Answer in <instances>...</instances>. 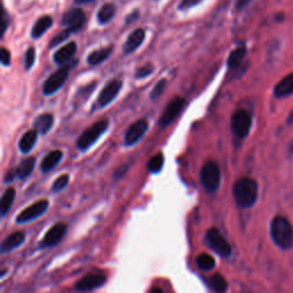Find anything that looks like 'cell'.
Masks as SVG:
<instances>
[{
    "label": "cell",
    "instance_id": "obj_1",
    "mask_svg": "<svg viewBox=\"0 0 293 293\" xmlns=\"http://www.w3.org/2000/svg\"><path fill=\"white\" fill-rule=\"evenodd\" d=\"M233 195L238 208L249 209L253 206L258 197V183L251 177H242L236 181Z\"/></svg>",
    "mask_w": 293,
    "mask_h": 293
},
{
    "label": "cell",
    "instance_id": "obj_2",
    "mask_svg": "<svg viewBox=\"0 0 293 293\" xmlns=\"http://www.w3.org/2000/svg\"><path fill=\"white\" fill-rule=\"evenodd\" d=\"M270 235L276 245L283 250L293 246V227L285 217L278 216L270 224Z\"/></svg>",
    "mask_w": 293,
    "mask_h": 293
},
{
    "label": "cell",
    "instance_id": "obj_3",
    "mask_svg": "<svg viewBox=\"0 0 293 293\" xmlns=\"http://www.w3.org/2000/svg\"><path fill=\"white\" fill-rule=\"evenodd\" d=\"M109 126V121L107 119H102V121H99L95 124H93L92 126L88 127L84 133H82L79 139L77 140V147L78 149L81 151L87 150L88 148H90L95 143L99 138L105 133Z\"/></svg>",
    "mask_w": 293,
    "mask_h": 293
},
{
    "label": "cell",
    "instance_id": "obj_4",
    "mask_svg": "<svg viewBox=\"0 0 293 293\" xmlns=\"http://www.w3.org/2000/svg\"><path fill=\"white\" fill-rule=\"evenodd\" d=\"M201 182L205 190L211 193L216 192L220 188L221 173L216 162L210 160V162L205 163L201 171Z\"/></svg>",
    "mask_w": 293,
    "mask_h": 293
},
{
    "label": "cell",
    "instance_id": "obj_5",
    "mask_svg": "<svg viewBox=\"0 0 293 293\" xmlns=\"http://www.w3.org/2000/svg\"><path fill=\"white\" fill-rule=\"evenodd\" d=\"M205 242L214 252L221 257L228 258L232 254V246L217 228H211L206 232Z\"/></svg>",
    "mask_w": 293,
    "mask_h": 293
},
{
    "label": "cell",
    "instance_id": "obj_6",
    "mask_svg": "<svg viewBox=\"0 0 293 293\" xmlns=\"http://www.w3.org/2000/svg\"><path fill=\"white\" fill-rule=\"evenodd\" d=\"M251 125H252V118L246 110L239 109L233 115L230 127L234 135L238 139H244L250 133Z\"/></svg>",
    "mask_w": 293,
    "mask_h": 293
},
{
    "label": "cell",
    "instance_id": "obj_7",
    "mask_svg": "<svg viewBox=\"0 0 293 293\" xmlns=\"http://www.w3.org/2000/svg\"><path fill=\"white\" fill-rule=\"evenodd\" d=\"M69 65H64V67L56 70L55 72H53L47 78L43 86V92L45 95H52V94L57 92L64 85V82L67 81L69 76Z\"/></svg>",
    "mask_w": 293,
    "mask_h": 293
},
{
    "label": "cell",
    "instance_id": "obj_8",
    "mask_svg": "<svg viewBox=\"0 0 293 293\" xmlns=\"http://www.w3.org/2000/svg\"><path fill=\"white\" fill-rule=\"evenodd\" d=\"M48 206L49 202L47 200H40L38 202H36V203L30 205L29 208L24 209L23 211L16 217V222H18V224H26V222L32 221L34 219L43 216V214L47 211Z\"/></svg>",
    "mask_w": 293,
    "mask_h": 293
},
{
    "label": "cell",
    "instance_id": "obj_9",
    "mask_svg": "<svg viewBox=\"0 0 293 293\" xmlns=\"http://www.w3.org/2000/svg\"><path fill=\"white\" fill-rule=\"evenodd\" d=\"M184 99L180 97V96H176L171 100V102L168 103L166 108H165L164 113L162 114V116L159 118V126L160 127H166L170 125V124L174 121V119L179 116L181 110L183 109L184 107Z\"/></svg>",
    "mask_w": 293,
    "mask_h": 293
},
{
    "label": "cell",
    "instance_id": "obj_10",
    "mask_svg": "<svg viewBox=\"0 0 293 293\" xmlns=\"http://www.w3.org/2000/svg\"><path fill=\"white\" fill-rule=\"evenodd\" d=\"M86 21V15L81 8H72L63 15L61 20V24L72 32L80 30Z\"/></svg>",
    "mask_w": 293,
    "mask_h": 293
},
{
    "label": "cell",
    "instance_id": "obj_11",
    "mask_svg": "<svg viewBox=\"0 0 293 293\" xmlns=\"http://www.w3.org/2000/svg\"><path fill=\"white\" fill-rule=\"evenodd\" d=\"M148 126H149V123H148L146 118H141L132 124L125 133V146L131 147L138 143L143 135L146 134Z\"/></svg>",
    "mask_w": 293,
    "mask_h": 293
},
{
    "label": "cell",
    "instance_id": "obj_12",
    "mask_svg": "<svg viewBox=\"0 0 293 293\" xmlns=\"http://www.w3.org/2000/svg\"><path fill=\"white\" fill-rule=\"evenodd\" d=\"M123 82L118 79H114L109 81L108 84L105 86V88L101 90L100 95L97 97V105L103 108L110 105L115 99L117 97L119 90L122 89Z\"/></svg>",
    "mask_w": 293,
    "mask_h": 293
},
{
    "label": "cell",
    "instance_id": "obj_13",
    "mask_svg": "<svg viewBox=\"0 0 293 293\" xmlns=\"http://www.w3.org/2000/svg\"><path fill=\"white\" fill-rule=\"evenodd\" d=\"M67 229L68 226L63 224V222H59V224L51 227V229L44 236L40 245L43 247H52L59 244L62 238L64 237V235L67 234Z\"/></svg>",
    "mask_w": 293,
    "mask_h": 293
},
{
    "label": "cell",
    "instance_id": "obj_14",
    "mask_svg": "<svg viewBox=\"0 0 293 293\" xmlns=\"http://www.w3.org/2000/svg\"><path fill=\"white\" fill-rule=\"evenodd\" d=\"M106 276L105 275H95V274H88L85 277L78 280L75 285L77 291H90L95 290L97 287H101L103 284L106 283Z\"/></svg>",
    "mask_w": 293,
    "mask_h": 293
},
{
    "label": "cell",
    "instance_id": "obj_15",
    "mask_svg": "<svg viewBox=\"0 0 293 293\" xmlns=\"http://www.w3.org/2000/svg\"><path fill=\"white\" fill-rule=\"evenodd\" d=\"M144 38H146V31L143 29H137L129 36L125 44L123 46V51L125 54H132L141 46Z\"/></svg>",
    "mask_w": 293,
    "mask_h": 293
},
{
    "label": "cell",
    "instance_id": "obj_16",
    "mask_svg": "<svg viewBox=\"0 0 293 293\" xmlns=\"http://www.w3.org/2000/svg\"><path fill=\"white\" fill-rule=\"evenodd\" d=\"M77 52V44L75 41H71L67 45H64L63 47H61L59 51H57L54 54V62L56 64H65L67 62L72 59L73 55L76 54Z\"/></svg>",
    "mask_w": 293,
    "mask_h": 293
},
{
    "label": "cell",
    "instance_id": "obj_17",
    "mask_svg": "<svg viewBox=\"0 0 293 293\" xmlns=\"http://www.w3.org/2000/svg\"><path fill=\"white\" fill-rule=\"evenodd\" d=\"M24 239H26V235L23 232H15L10 236H7L4 239L3 244H2V252L6 253L10 252V251L15 250L16 247L21 246L24 243Z\"/></svg>",
    "mask_w": 293,
    "mask_h": 293
},
{
    "label": "cell",
    "instance_id": "obj_18",
    "mask_svg": "<svg viewBox=\"0 0 293 293\" xmlns=\"http://www.w3.org/2000/svg\"><path fill=\"white\" fill-rule=\"evenodd\" d=\"M293 93V72L283 78L275 86L274 94L276 97H285Z\"/></svg>",
    "mask_w": 293,
    "mask_h": 293
},
{
    "label": "cell",
    "instance_id": "obj_19",
    "mask_svg": "<svg viewBox=\"0 0 293 293\" xmlns=\"http://www.w3.org/2000/svg\"><path fill=\"white\" fill-rule=\"evenodd\" d=\"M62 157H63V152L61 150H53L45 156V158L41 160L40 163V170L41 172L46 173L53 170L57 164L61 162Z\"/></svg>",
    "mask_w": 293,
    "mask_h": 293
},
{
    "label": "cell",
    "instance_id": "obj_20",
    "mask_svg": "<svg viewBox=\"0 0 293 293\" xmlns=\"http://www.w3.org/2000/svg\"><path fill=\"white\" fill-rule=\"evenodd\" d=\"M38 133L39 132L36 129L30 130L21 138L19 142V148L21 152H23V154H29V152L32 150V148L35 147V144L37 142V139H38Z\"/></svg>",
    "mask_w": 293,
    "mask_h": 293
},
{
    "label": "cell",
    "instance_id": "obj_21",
    "mask_svg": "<svg viewBox=\"0 0 293 293\" xmlns=\"http://www.w3.org/2000/svg\"><path fill=\"white\" fill-rule=\"evenodd\" d=\"M52 24H53V20L51 16H48V15L41 16V18L35 23V26L32 27L31 37L34 39L40 38V37L52 27Z\"/></svg>",
    "mask_w": 293,
    "mask_h": 293
},
{
    "label": "cell",
    "instance_id": "obj_22",
    "mask_svg": "<svg viewBox=\"0 0 293 293\" xmlns=\"http://www.w3.org/2000/svg\"><path fill=\"white\" fill-rule=\"evenodd\" d=\"M53 124H54V117H53V115L44 114L36 118L34 126L40 134H46L52 129Z\"/></svg>",
    "mask_w": 293,
    "mask_h": 293
},
{
    "label": "cell",
    "instance_id": "obj_23",
    "mask_svg": "<svg viewBox=\"0 0 293 293\" xmlns=\"http://www.w3.org/2000/svg\"><path fill=\"white\" fill-rule=\"evenodd\" d=\"M111 53H113V46H108V47L97 49V51H94L87 56V63L89 65L100 64L102 63V62H105L107 59H108Z\"/></svg>",
    "mask_w": 293,
    "mask_h": 293
},
{
    "label": "cell",
    "instance_id": "obj_24",
    "mask_svg": "<svg viewBox=\"0 0 293 293\" xmlns=\"http://www.w3.org/2000/svg\"><path fill=\"white\" fill-rule=\"evenodd\" d=\"M35 163H36V159L34 158V157H29V158L22 160V162L20 163L19 167L15 170L16 177H19V179L21 180L28 177L31 174V172L34 171Z\"/></svg>",
    "mask_w": 293,
    "mask_h": 293
},
{
    "label": "cell",
    "instance_id": "obj_25",
    "mask_svg": "<svg viewBox=\"0 0 293 293\" xmlns=\"http://www.w3.org/2000/svg\"><path fill=\"white\" fill-rule=\"evenodd\" d=\"M115 14H116V6L110 3L105 4L97 12V22L100 24H107L114 19Z\"/></svg>",
    "mask_w": 293,
    "mask_h": 293
},
{
    "label": "cell",
    "instance_id": "obj_26",
    "mask_svg": "<svg viewBox=\"0 0 293 293\" xmlns=\"http://www.w3.org/2000/svg\"><path fill=\"white\" fill-rule=\"evenodd\" d=\"M246 55V47L245 46H238L235 48L234 51L230 53L228 57V67L229 69H237L239 65L242 64L243 60Z\"/></svg>",
    "mask_w": 293,
    "mask_h": 293
},
{
    "label": "cell",
    "instance_id": "obj_27",
    "mask_svg": "<svg viewBox=\"0 0 293 293\" xmlns=\"http://www.w3.org/2000/svg\"><path fill=\"white\" fill-rule=\"evenodd\" d=\"M196 265L200 269L204 271L211 270L216 266V260L208 253H202L196 258Z\"/></svg>",
    "mask_w": 293,
    "mask_h": 293
},
{
    "label": "cell",
    "instance_id": "obj_28",
    "mask_svg": "<svg viewBox=\"0 0 293 293\" xmlns=\"http://www.w3.org/2000/svg\"><path fill=\"white\" fill-rule=\"evenodd\" d=\"M14 200H15V189L14 188L6 189V191L4 192V195L2 197V216H5V214L10 211L12 205H13Z\"/></svg>",
    "mask_w": 293,
    "mask_h": 293
},
{
    "label": "cell",
    "instance_id": "obj_29",
    "mask_svg": "<svg viewBox=\"0 0 293 293\" xmlns=\"http://www.w3.org/2000/svg\"><path fill=\"white\" fill-rule=\"evenodd\" d=\"M210 285L217 292H225L228 288V283L221 274H214L210 279Z\"/></svg>",
    "mask_w": 293,
    "mask_h": 293
},
{
    "label": "cell",
    "instance_id": "obj_30",
    "mask_svg": "<svg viewBox=\"0 0 293 293\" xmlns=\"http://www.w3.org/2000/svg\"><path fill=\"white\" fill-rule=\"evenodd\" d=\"M164 165V156L163 154H157L154 157H151L149 159V162L147 164L148 171L151 173H159L162 171Z\"/></svg>",
    "mask_w": 293,
    "mask_h": 293
},
{
    "label": "cell",
    "instance_id": "obj_31",
    "mask_svg": "<svg viewBox=\"0 0 293 293\" xmlns=\"http://www.w3.org/2000/svg\"><path fill=\"white\" fill-rule=\"evenodd\" d=\"M69 183V175L68 174H61L57 179L54 181V183L52 185V191L54 192H59L61 190L67 187Z\"/></svg>",
    "mask_w": 293,
    "mask_h": 293
},
{
    "label": "cell",
    "instance_id": "obj_32",
    "mask_svg": "<svg viewBox=\"0 0 293 293\" xmlns=\"http://www.w3.org/2000/svg\"><path fill=\"white\" fill-rule=\"evenodd\" d=\"M72 34L71 30H69V29H65V30L61 31L59 35H56L54 38L51 40V43H49V48H53L57 46V45H60L61 43H63L65 39L69 38V36Z\"/></svg>",
    "mask_w": 293,
    "mask_h": 293
},
{
    "label": "cell",
    "instance_id": "obj_33",
    "mask_svg": "<svg viewBox=\"0 0 293 293\" xmlns=\"http://www.w3.org/2000/svg\"><path fill=\"white\" fill-rule=\"evenodd\" d=\"M166 86H167V81L165 79H162V80H159L158 82H157L155 87L152 88V92L150 94L151 100H156V99H158L160 95H162L165 88H166Z\"/></svg>",
    "mask_w": 293,
    "mask_h": 293
},
{
    "label": "cell",
    "instance_id": "obj_34",
    "mask_svg": "<svg viewBox=\"0 0 293 293\" xmlns=\"http://www.w3.org/2000/svg\"><path fill=\"white\" fill-rule=\"evenodd\" d=\"M36 60V51L34 47H30L26 52V57H24V67L26 70H30L32 68V65L35 63Z\"/></svg>",
    "mask_w": 293,
    "mask_h": 293
},
{
    "label": "cell",
    "instance_id": "obj_35",
    "mask_svg": "<svg viewBox=\"0 0 293 293\" xmlns=\"http://www.w3.org/2000/svg\"><path fill=\"white\" fill-rule=\"evenodd\" d=\"M152 71H154V67L151 64H146L138 70L135 77L139 78V79H142V78H146L147 76H150Z\"/></svg>",
    "mask_w": 293,
    "mask_h": 293
},
{
    "label": "cell",
    "instance_id": "obj_36",
    "mask_svg": "<svg viewBox=\"0 0 293 293\" xmlns=\"http://www.w3.org/2000/svg\"><path fill=\"white\" fill-rule=\"evenodd\" d=\"M203 2V0H181L180 5H179V10L180 11H187L190 10V8L197 6L198 4Z\"/></svg>",
    "mask_w": 293,
    "mask_h": 293
},
{
    "label": "cell",
    "instance_id": "obj_37",
    "mask_svg": "<svg viewBox=\"0 0 293 293\" xmlns=\"http://www.w3.org/2000/svg\"><path fill=\"white\" fill-rule=\"evenodd\" d=\"M0 60H2V64L4 67H8L11 64V53L6 47H2V52H0Z\"/></svg>",
    "mask_w": 293,
    "mask_h": 293
},
{
    "label": "cell",
    "instance_id": "obj_38",
    "mask_svg": "<svg viewBox=\"0 0 293 293\" xmlns=\"http://www.w3.org/2000/svg\"><path fill=\"white\" fill-rule=\"evenodd\" d=\"M139 16H140L139 11H134L133 13L129 14V16H127L126 20H125V22H126V23H132V22H134L135 20H138V19H139Z\"/></svg>",
    "mask_w": 293,
    "mask_h": 293
},
{
    "label": "cell",
    "instance_id": "obj_39",
    "mask_svg": "<svg viewBox=\"0 0 293 293\" xmlns=\"http://www.w3.org/2000/svg\"><path fill=\"white\" fill-rule=\"evenodd\" d=\"M8 23H10V21H8V16H7L6 11L4 10V12H3V35L5 34L6 30H7Z\"/></svg>",
    "mask_w": 293,
    "mask_h": 293
},
{
    "label": "cell",
    "instance_id": "obj_40",
    "mask_svg": "<svg viewBox=\"0 0 293 293\" xmlns=\"http://www.w3.org/2000/svg\"><path fill=\"white\" fill-rule=\"evenodd\" d=\"M250 2H251V0H238V2H237V8H238V10H243V8L249 5Z\"/></svg>",
    "mask_w": 293,
    "mask_h": 293
},
{
    "label": "cell",
    "instance_id": "obj_41",
    "mask_svg": "<svg viewBox=\"0 0 293 293\" xmlns=\"http://www.w3.org/2000/svg\"><path fill=\"white\" fill-rule=\"evenodd\" d=\"M89 2H93V0H75L76 4H86V3H89Z\"/></svg>",
    "mask_w": 293,
    "mask_h": 293
},
{
    "label": "cell",
    "instance_id": "obj_42",
    "mask_svg": "<svg viewBox=\"0 0 293 293\" xmlns=\"http://www.w3.org/2000/svg\"><path fill=\"white\" fill-rule=\"evenodd\" d=\"M287 123H288V124H293V111L291 113L290 116L287 117Z\"/></svg>",
    "mask_w": 293,
    "mask_h": 293
},
{
    "label": "cell",
    "instance_id": "obj_43",
    "mask_svg": "<svg viewBox=\"0 0 293 293\" xmlns=\"http://www.w3.org/2000/svg\"><path fill=\"white\" fill-rule=\"evenodd\" d=\"M288 150H290L291 154H293V141L290 143V146H288Z\"/></svg>",
    "mask_w": 293,
    "mask_h": 293
},
{
    "label": "cell",
    "instance_id": "obj_44",
    "mask_svg": "<svg viewBox=\"0 0 293 293\" xmlns=\"http://www.w3.org/2000/svg\"><path fill=\"white\" fill-rule=\"evenodd\" d=\"M152 292H162V290H160V288H154V290H151Z\"/></svg>",
    "mask_w": 293,
    "mask_h": 293
}]
</instances>
